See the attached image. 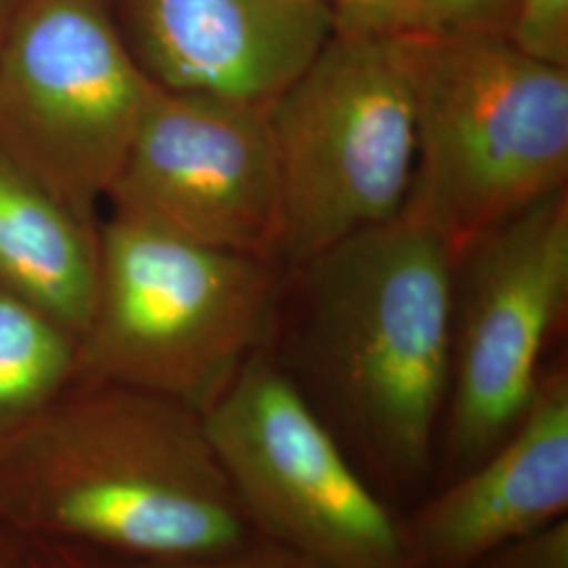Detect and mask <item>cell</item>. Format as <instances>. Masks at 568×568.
<instances>
[{
    "mask_svg": "<svg viewBox=\"0 0 568 568\" xmlns=\"http://www.w3.org/2000/svg\"><path fill=\"white\" fill-rule=\"evenodd\" d=\"M455 260L415 196L284 274L265 352L396 514L434 487Z\"/></svg>",
    "mask_w": 568,
    "mask_h": 568,
    "instance_id": "1",
    "label": "cell"
},
{
    "mask_svg": "<svg viewBox=\"0 0 568 568\" xmlns=\"http://www.w3.org/2000/svg\"><path fill=\"white\" fill-rule=\"evenodd\" d=\"M0 520L119 562L203 558L260 535L199 410L79 379L0 438Z\"/></svg>",
    "mask_w": 568,
    "mask_h": 568,
    "instance_id": "2",
    "label": "cell"
},
{
    "mask_svg": "<svg viewBox=\"0 0 568 568\" xmlns=\"http://www.w3.org/2000/svg\"><path fill=\"white\" fill-rule=\"evenodd\" d=\"M98 243L77 379L152 392L203 415L264 347L284 274L121 209L100 224Z\"/></svg>",
    "mask_w": 568,
    "mask_h": 568,
    "instance_id": "3",
    "label": "cell"
},
{
    "mask_svg": "<svg viewBox=\"0 0 568 568\" xmlns=\"http://www.w3.org/2000/svg\"><path fill=\"white\" fill-rule=\"evenodd\" d=\"M415 103L410 196L457 262L568 180V68L506 37H394Z\"/></svg>",
    "mask_w": 568,
    "mask_h": 568,
    "instance_id": "4",
    "label": "cell"
},
{
    "mask_svg": "<svg viewBox=\"0 0 568 568\" xmlns=\"http://www.w3.org/2000/svg\"><path fill=\"white\" fill-rule=\"evenodd\" d=\"M286 267L394 220L417 169L415 103L398 41L335 30L267 103Z\"/></svg>",
    "mask_w": 568,
    "mask_h": 568,
    "instance_id": "5",
    "label": "cell"
},
{
    "mask_svg": "<svg viewBox=\"0 0 568 568\" xmlns=\"http://www.w3.org/2000/svg\"><path fill=\"white\" fill-rule=\"evenodd\" d=\"M156 89L105 0H21L0 47V150L98 222Z\"/></svg>",
    "mask_w": 568,
    "mask_h": 568,
    "instance_id": "6",
    "label": "cell"
},
{
    "mask_svg": "<svg viewBox=\"0 0 568 568\" xmlns=\"http://www.w3.org/2000/svg\"><path fill=\"white\" fill-rule=\"evenodd\" d=\"M203 422L260 535L326 568H413L400 514L368 485L265 347Z\"/></svg>",
    "mask_w": 568,
    "mask_h": 568,
    "instance_id": "7",
    "label": "cell"
},
{
    "mask_svg": "<svg viewBox=\"0 0 568 568\" xmlns=\"http://www.w3.org/2000/svg\"><path fill=\"white\" fill-rule=\"evenodd\" d=\"M567 300V187L497 225L455 262L450 375L432 488L485 459L523 419Z\"/></svg>",
    "mask_w": 568,
    "mask_h": 568,
    "instance_id": "8",
    "label": "cell"
},
{
    "mask_svg": "<svg viewBox=\"0 0 568 568\" xmlns=\"http://www.w3.org/2000/svg\"><path fill=\"white\" fill-rule=\"evenodd\" d=\"M105 201L194 243L274 262L281 182L267 103L159 87Z\"/></svg>",
    "mask_w": 568,
    "mask_h": 568,
    "instance_id": "9",
    "label": "cell"
},
{
    "mask_svg": "<svg viewBox=\"0 0 568 568\" xmlns=\"http://www.w3.org/2000/svg\"><path fill=\"white\" fill-rule=\"evenodd\" d=\"M122 37L161 89L270 103L335 32L326 0H119Z\"/></svg>",
    "mask_w": 568,
    "mask_h": 568,
    "instance_id": "10",
    "label": "cell"
},
{
    "mask_svg": "<svg viewBox=\"0 0 568 568\" xmlns=\"http://www.w3.org/2000/svg\"><path fill=\"white\" fill-rule=\"evenodd\" d=\"M568 516V368L546 366L523 419L485 459L400 514L413 568H467Z\"/></svg>",
    "mask_w": 568,
    "mask_h": 568,
    "instance_id": "11",
    "label": "cell"
},
{
    "mask_svg": "<svg viewBox=\"0 0 568 568\" xmlns=\"http://www.w3.org/2000/svg\"><path fill=\"white\" fill-rule=\"evenodd\" d=\"M98 227L0 150V288L77 342L95 304Z\"/></svg>",
    "mask_w": 568,
    "mask_h": 568,
    "instance_id": "12",
    "label": "cell"
},
{
    "mask_svg": "<svg viewBox=\"0 0 568 568\" xmlns=\"http://www.w3.org/2000/svg\"><path fill=\"white\" fill-rule=\"evenodd\" d=\"M79 342L0 288V438L77 382Z\"/></svg>",
    "mask_w": 568,
    "mask_h": 568,
    "instance_id": "13",
    "label": "cell"
},
{
    "mask_svg": "<svg viewBox=\"0 0 568 568\" xmlns=\"http://www.w3.org/2000/svg\"><path fill=\"white\" fill-rule=\"evenodd\" d=\"M518 0H394L375 32L389 37H508Z\"/></svg>",
    "mask_w": 568,
    "mask_h": 568,
    "instance_id": "14",
    "label": "cell"
},
{
    "mask_svg": "<svg viewBox=\"0 0 568 568\" xmlns=\"http://www.w3.org/2000/svg\"><path fill=\"white\" fill-rule=\"evenodd\" d=\"M506 39L535 60L568 68V0H518Z\"/></svg>",
    "mask_w": 568,
    "mask_h": 568,
    "instance_id": "15",
    "label": "cell"
},
{
    "mask_svg": "<svg viewBox=\"0 0 568 568\" xmlns=\"http://www.w3.org/2000/svg\"><path fill=\"white\" fill-rule=\"evenodd\" d=\"M0 568H119V562L0 520Z\"/></svg>",
    "mask_w": 568,
    "mask_h": 568,
    "instance_id": "16",
    "label": "cell"
},
{
    "mask_svg": "<svg viewBox=\"0 0 568 568\" xmlns=\"http://www.w3.org/2000/svg\"><path fill=\"white\" fill-rule=\"evenodd\" d=\"M119 562V560H116ZM119 568H326L295 549L267 539L253 537L243 546L225 549L213 556L187 558L173 562H119Z\"/></svg>",
    "mask_w": 568,
    "mask_h": 568,
    "instance_id": "17",
    "label": "cell"
},
{
    "mask_svg": "<svg viewBox=\"0 0 568 568\" xmlns=\"http://www.w3.org/2000/svg\"><path fill=\"white\" fill-rule=\"evenodd\" d=\"M467 568H568V516L490 549Z\"/></svg>",
    "mask_w": 568,
    "mask_h": 568,
    "instance_id": "18",
    "label": "cell"
},
{
    "mask_svg": "<svg viewBox=\"0 0 568 568\" xmlns=\"http://www.w3.org/2000/svg\"><path fill=\"white\" fill-rule=\"evenodd\" d=\"M394 0H331L335 30L375 32Z\"/></svg>",
    "mask_w": 568,
    "mask_h": 568,
    "instance_id": "19",
    "label": "cell"
},
{
    "mask_svg": "<svg viewBox=\"0 0 568 568\" xmlns=\"http://www.w3.org/2000/svg\"><path fill=\"white\" fill-rule=\"evenodd\" d=\"M21 0H0V47L4 42V37L11 28V21L18 13V7H20Z\"/></svg>",
    "mask_w": 568,
    "mask_h": 568,
    "instance_id": "20",
    "label": "cell"
},
{
    "mask_svg": "<svg viewBox=\"0 0 568 568\" xmlns=\"http://www.w3.org/2000/svg\"><path fill=\"white\" fill-rule=\"evenodd\" d=\"M326 2H331V0H326Z\"/></svg>",
    "mask_w": 568,
    "mask_h": 568,
    "instance_id": "21",
    "label": "cell"
}]
</instances>
